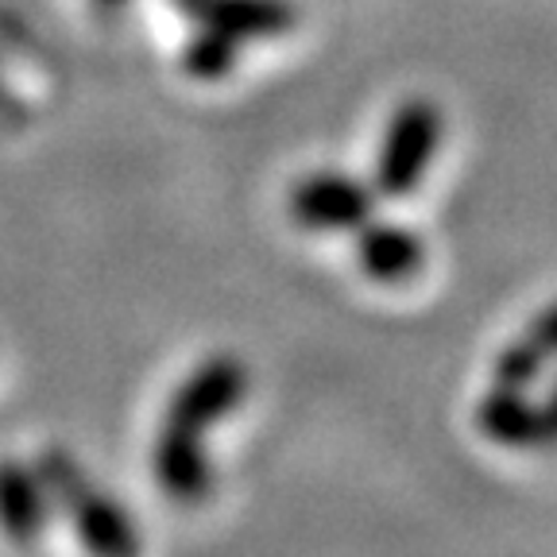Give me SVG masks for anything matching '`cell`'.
<instances>
[{
	"instance_id": "cell-13",
	"label": "cell",
	"mask_w": 557,
	"mask_h": 557,
	"mask_svg": "<svg viewBox=\"0 0 557 557\" xmlns=\"http://www.w3.org/2000/svg\"><path fill=\"white\" fill-rule=\"evenodd\" d=\"M542 414H546V430H549V442H557V375L549 383L546 399H542Z\"/></svg>"
},
{
	"instance_id": "cell-9",
	"label": "cell",
	"mask_w": 557,
	"mask_h": 557,
	"mask_svg": "<svg viewBox=\"0 0 557 557\" xmlns=\"http://www.w3.org/2000/svg\"><path fill=\"white\" fill-rule=\"evenodd\" d=\"M47 487L39 472L4 457L0 461V531L16 546H35L47 531Z\"/></svg>"
},
{
	"instance_id": "cell-11",
	"label": "cell",
	"mask_w": 557,
	"mask_h": 557,
	"mask_svg": "<svg viewBox=\"0 0 557 557\" xmlns=\"http://www.w3.org/2000/svg\"><path fill=\"white\" fill-rule=\"evenodd\" d=\"M542 372H546V360L522 337L507 341L492 360V383H504V387H531Z\"/></svg>"
},
{
	"instance_id": "cell-1",
	"label": "cell",
	"mask_w": 557,
	"mask_h": 557,
	"mask_svg": "<svg viewBox=\"0 0 557 557\" xmlns=\"http://www.w3.org/2000/svg\"><path fill=\"white\" fill-rule=\"evenodd\" d=\"M35 472L44 480L47 499H54V504L70 515L74 531H78V539L86 542L89 549L109 554V557L136 554L139 539H136L132 519L82 472V465L74 461L66 449H47L44 457H39V465H35Z\"/></svg>"
},
{
	"instance_id": "cell-7",
	"label": "cell",
	"mask_w": 557,
	"mask_h": 557,
	"mask_svg": "<svg viewBox=\"0 0 557 557\" xmlns=\"http://www.w3.org/2000/svg\"><path fill=\"white\" fill-rule=\"evenodd\" d=\"M476 426L487 442L504 445V449H542V445H554L549 442L542 403L527 399V387L492 383V392H484L476 403Z\"/></svg>"
},
{
	"instance_id": "cell-3",
	"label": "cell",
	"mask_w": 557,
	"mask_h": 557,
	"mask_svg": "<svg viewBox=\"0 0 557 557\" xmlns=\"http://www.w3.org/2000/svg\"><path fill=\"white\" fill-rule=\"evenodd\" d=\"M380 194L348 171H313L298 178L287 198L290 218L306 233H357L375 218Z\"/></svg>"
},
{
	"instance_id": "cell-8",
	"label": "cell",
	"mask_w": 557,
	"mask_h": 557,
	"mask_svg": "<svg viewBox=\"0 0 557 557\" xmlns=\"http://www.w3.org/2000/svg\"><path fill=\"white\" fill-rule=\"evenodd\" d=\"M201 27L233 35L236 44H263L295 27L298 12L290 0H194L186 4Z\"/></svg>"
},
{
	"instance_id": "cell-12",
	"label": "cell",
	"mask_w": 557,
	"mask_h": 557,
	"mask_svg": "<svg viewBox=\"0 0 557 557\" xmlns=\"http://www.w3.org/2000/svg\"><path fill=\"white\" fill-rule=\"evenodd\" d=\"M519 337L527 341V345H531L534 352L546 360V364H549V360H557V298L534 313L531 325H527Z\"/></svg>"
},
{
	"instance_id": "cell-2",
	"label": "cell",
	"mask_w": 557,
	"mask_h": 557,
	"mask_svg": "<svg viewBox=\"0 0 557 557\" xmlns=\"http://www.w3.org/2000/svg\"><path fill=\"white\" fill-rule=\"evenodd\" d=\"M445 136V116L434 101L426 97H410L392 113L387 128H383L380 151H375V171H372V190L380 198H410L418 183L426 178L430 163H434L437 148Z\"/></svg>"
},
{
	"instance_id": "cell-14",
	"label": "cell",
	"mask_w": 557,
	"mask_h": 557,
	"mask_svg": "<svg viewBox=\"0 0 557 557\" xmlns=\"http://www.w3.org/2000/svg\"><path fill=\"white\" fill-rule=\"evenodd\" d=\"M97 4H101V9H121L124 0H97Z\"/></svg>"
},
{
	"instance_id": "cell-5",
	"label": "cell",
	"mask_w": 557,
	"mask_h": 557,
	"mask_svg": "<svg viewBox=\"0 0 557 557\" xmlns=\"http://www.w3.org/2000/svg\"><path fill=\"white\" fill-rule=\"evenodd\" d=\"M352 256H357V268L372 283L395 287V283H407V278H414L422 271V263H426V240L410 225L372 218L357 228Z\"/></svg>"
},
{
	"instance_id": "cell-6",
	"label": "cell",
	"mask_w": 557,
	"mask_h": 557,
	"mask_svg": "<svg viewBox=\"0 0 557 557\" xmlns=\"http://www.w3.org/2000/svg\"><path fill=\"white\" fill-rule=\"evenodd\" d=\"M151 472L174 504H201L213 487V469H209L201 434L171 426V422H163L156 445H151Z\"/></svg>"
},
{
	"instance_id": "cell-10",
	"label": "cell",
	"mask_w": 557,
	"mask_h": 557,
	"mask_svg": "<svg viewBox=\"0 0 557 557\" xmlns=\"http://www.w3.org/2000/svg\"><path fill=\"white\" fill-rule=\"evenodd\" d=\"M236 59H240V44H236L233 35L201 27L198 35H190V44L183 47L178 66L194 82H221L236 70Z\"/></svg>"
},
{
	"instance_id": "cell-4",
	"label": "cell",
	"mask_w": 557,
	"mask_h": 557,
	"mask_svg": "<svg viewBox=\"0 0 557 557\" xmlns=\"http://www.w3.org/2000/svg\"><path fill=\"white\" fill-rule=\"evenodd\" d=\"M244 392H248V368L236 357H228V352H218V357L201 360L174 387L171 403H166V422L206 437L209 426L225 422L240 407Z\"/></svg>"
},
{
	"instance_id": "cell-15",
	"label": "cell",
	"mask_w": 557,
	"mask_h": 557,
	"mask_svg": "<svg viewBox=\"0 0 557 557\" xmlns=\"http://www.w3.org/2000/svg\"><path fill=\"white\" fill-rule=\"evenodd\" d=\"M174 4H178V9H186V4H194V0H174Z\"/></svg>"
}]
</instances>
